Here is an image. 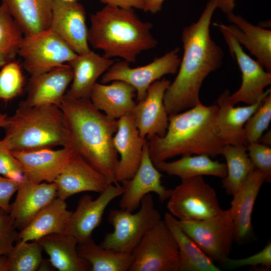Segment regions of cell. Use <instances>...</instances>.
<instances>
[{
    "label": "cell",
    "mask_w": 271,
    "mask_h": 271,
    "mask_svg": "<svg viewBox=\"0 0 271 271\" xmlns=\"http://www.w3.org/2000/svg\"><path fill=\"white\" fill-rule=\"evenodd\" d=\"M73 75L70 66L65 64L47 72L31 76L27 97L19 104L25 106L59 107L72 82Z\"/></svg>",
    "instance_id": "19"
},
{
    "label": "cell",
    "mask_w": 271,
    "mask_h": 271,
    "mask_svg": "<svg viewBox=\"0 0 271 271\" xmlns=\"http://www.w3.org/2000/svg\"><path fill=\"white\" fill-rule=\"evenodd\" d=\"M73 151L68 146L56 150L15 151L12 153L20 164L24 180L40 183L54 182L67 166Z\"/></svg>",
    "instance_id": "16"
},
{
    "label": "cell",
    "mask_w": 271,
    "mask_h": 271,
    "mask_svg": "<svg viewBox=\"0 0 271 271\" xmlns=\"http://www.w3.org/2000/svg\"><path fill=\"white\" fill-rule=\"evenodd\" d=\"M38 240L17 241L7 255V271L41 270L44 259Z\"/></svg>",
    "instance_id": "34"
},
{
    "label": "cell",
    "mask_w": 271,
    "mask_h": 271,
    "mask_svg": "<svg viewBox=\"0 0 271 271\" xmlns=\"http://www.w3.org/2000/svg\"><path fill=\"white\" fill-rule=\"evenodd\" d=\"M248 155L255 169L263 175L265 182L271 181V148L260 142L247 145Z\"/></svg>",
    "instance_id": "38"
},
{
    "label": "cell",
    "mask_w": 271,
    "mask_h": 271,
    "mask_svg": "<svg viewBox=\"0 0 271 271\" xmlns=\"http://www.w3.org/2000/svg\"><path fill=\"white\" fill-rule=\"evenodd\" d=\"M235 0H219L217 8L227 15L233 12L235 7Z\"/></svg>",
    "instance_id": "45"
},
{
    "label": "cell",
    "mask_w": 271,
    "mask_h": 271,
    "mask_svg": "<svg viewBox=\"0 0 271 271\" xmlns=\"http://www.w3.org/2000/svg\"><path fill=\"white\" fill-rule=\"evenodd\" d=\"M18 54L31 76L39 75L66 63L77 55L57 35L48 29L24 36Z\"/></svg>",
    "instance_id": "9"
},
{
    "label": "cell",
    "mask_w": 271,
    "mask_h": 271,
    "mask_svg": "<svg viewBox=\"0 0 271 271\" xmlns=\"http://www.w3.org/2000/svg\"><path fill=\"white\" fill-rule=\"evenodd\" d=\"M154 165L160 172L181 180L205 175L223 178L226 175L225 163L214 161L204 154L183 156L176 161H164Z\"/></svg>",
    "instance_id": "31"
},
{
    "label": "cell",
    "mask_w": 271,
    "mask_h": 271,
    "mask_svg": "<svg viewBox=\"0 0 271 271\" xmlns=\"http://www.w3.org/2000/svg\"><path fill=\"white\" fill-rule=\"evenodd\" d=\"M54 182L57 197L65 200L83 192L99 193L110 184L74 150L67 166Z\"/></svg>",
    "instance_id": "18"
},
{
    "label": "cell",
    "mask_w": 271,
    "mask_h": 271,
    "mask_svg": "<svg viewBox=\"0 0 271 271\" xmlns=\"http://www.w3.org/2000/svg\"><path fill=\"white\" fill-rule=\"evenodd\" d=\"M25 78L20 65L16 61L7 63L0 71V100L9 102L23 92Z\"/></svg>",
    "instance_id": "36"
},
{
    "label": "cell",
    "mask_w": 271,
    "mask_h": 271,
    "mask_svg": "<svg viewBox=\"0 0 271 271\" xmlns=\"http://www.w3.org/2000/svg\"><path fill=\"white\" fill-rule=\"evenodd\" d=\"M171 82L165 78L152 84L144 98L136 103L132 114L140 136L147 140L154 136L163 137L169 124L164 102L166 90Z\"/></svg>",
    "instance_id": "17"
},
{
    "label": "cell",
    "mask_w": 271,
    "mask_h": 271,
    "mask_svg": "<svg viewBox=\"0 0 271 271\" xmlns=\"http://www.w3.org/2000/svg\"><path fill=\"white\" fill-rule=\"evenodd\" d=\"M59 107L63 112L69 146L80 154L110 183L116 179L118 155L112 143L118 119L95 108L89 99L64 97Z\"/></svg>",
    "instance_id": "2"
},
{
    "label": "cell",
    "mask_w": 271,
    "mask_h": 271,
    "mask_svg": "<svg viewBox=\"0 0 271 271\" xmlns=\"http://www.w3.org/2000/svg\"><path fill=\"white\" fill-rule=\"evenodd\" d=\"M4 128L3 140L12 151L69 146L63 112L55 105L19 104Z\"/></svg>",
    "instance_id": "5"
},
{
    "label": "cell",
    "mask_w": 271,
    "mask_h": 271,
    "mask_svg": "<svg viewBox=\"0 0 271 271\" xmlns=\"http://www.w3.org/2000/svg\"><path fill=\"white\" fill-rule=\"evenodd\" d=\"M179 222L182 229L214 262L222 263L228 257L235 240L230 209L208 219L179 220Z\"/></svg>",
    "instance_id": "10"
},
{
    "label": "cell",
    "mask_w": 271,
    "mask_h": 271,
    "mask_svg": "<svg viewBox=\"0 0 271 271\" xmlns=\"http://www.w3.org/2000/svg\"><path fill=\"white\" fill-rule=\"evenodd\" d=\"M54 0H2V4L26 35L49 29Z\"/></svg>",
    "instance_id": "27"
},
{
    "label": "cell",
    "mask_w": 271,
    "mask_h": 271,
    "mask_svg": "<svg viewBox=\"0 0 271 271\" xmlns=\"http://www.w3.org/2000/svg\"><path fill=\"white\" fill-rule=\"evenodd\" d=\"M20 182L0 175V207L10 212L11 199L17 192L21 183Z\"/></svg>",
    "instance_id": "42"
},
{
    "label": "cell",
    "mask_w": 271,
    "mask_h": 271,
    "mask_svg": "<svg viewBox=\"0 0 271 271\" xmlns=\"http://www.w3.org/2000/svg\"><path fill=\"white\" fill-rule=\"evenodd\" d=\"M18 24L2 4L0 5V68L18 54L24 37Z\"/></svg>",
    "instance_id": "35"
},
{
    "label": "cell",
    "mask_w": 271,
    "mask_h": 271,
    "mask_svg": "<svg viewBox=\"0 0 271 271\" xmlns=\"http://www.w3.org/2000/svg\"><path fill=\"white\" fill-rule=\"evenodd\" d=\"M229 94L228 90H225L217 100L216 124L218 133L225 145H245V124L266 96L252 104L234 106L228 100Z\"/></svg>",
    "instance_id": "24"
},
{
    "label": "cell",
    "mask_w": 271,
    "mask_h": 271,
    "mask_svg": "<svg viewBox=\"0 0 271 271\" xmlns=\"http://www.w3.org/2000/svg\"><path fill=\"white\" fill-rule=\"evenodd\" d=\"M79 255L88 262L91 271H129L133 261L128 254L107 249L90 237L77 244Z\"/></svg>",
    "instance_id": "32"
},
{
    "label": "cell",
    "mask_w": 271,
    "mask_h": 271,
    "mask_svg": "<svg viewBox=\"0 0 271 271\" xmlns=\"http://www.w3.org/2000/svg\"><path fill=\"white\" fill-rule=\"evenodd\" d=\"M7 256H0V271H7Z\"/></svg>",
    "instance_id": "47"
},
{
    "label": "cell",
    "mask_w": 271,
    "mask_h": 271,
    "mask_svg": "<svg viewBox=\"0 0 271 271\" xmlns=\"http://www.w3.org/2000/svg\"><path fill=\"white\" fill-rule=\"evenodd\" d=\"M106 5L126 9L144 10L146 0H100Z\"/></svg>",
    "instance_id": "43"
},
{
    "label": "cell",
    "mask_w": 271,
    "mask_h": 271,
    "mask_svg": "<svg viewBox=\"0 0 271 271\" xmlns=\"http://www.w3.org/2000/svg\"><path fill=\"white\" fill-rule=\"evenodd\" d=\"M129 271H179L176 241L164 219L145 235L132 253Z\"/></svg>",
    "instance_id": "8"
},
{
    "label": "cell",
    "mask_w": 271,
    "mask_h": 271,
    "mask_svg": "<svg viewBox=\"0 0 271 271\" xmlns=\"http://www.w3.org/2000/svg\"><path fill=\"white\" fill-rule=\"evenodd\" d=\"M228 268H236L243 266L257 265L267 268L271 267V243L268 242L260 251L250 256L240 258H226L222 262Z\"/></svg>",
    "instance_id": "41"
},
{
    "label": "cell",
    "mask_w": 271,
    "mask_h": 271,
    "mask_svg": "<svg viewBox=\"0 0 271 271\" xmlns=\"http://www.w3.org/2000/svg\"><path fill=\"white\" fill-rule=\"evenodd\" d=\"M218 1L209 0L198 20L183 29V56L177 75L164 98L169 115L200 102L199 92L204 80L222 64L223 50L212 39L210 30Z\"/></svg>",
    "instance_id": "1"
},
{
    "label": "cell",
    "mask_w": 271,
    "mask_h": 271,
    "mask_svg": "<svg viewBox=\"0 0 271 271\" xmlns=\"http://www.w3.org/2000/svg\"><path fill=\"white\" fill-rule=\"evenodd\" d=\"M162 177L151 159L147 140L136 173L131 178L120 183L123 191L119 203L120 209L133 212L139 207L144 196L151 193H156L162 202L168 200L172 189L162 185Z\"/></svg>",
    "instance_id": "13"
},
{
    "label": "cell",
    "mask_w": 271,
    "mask_h": 271,
    "mask_svg": "<svg viewBox=\"0 0 271 271\" xmlns=\"http://www.w3.org/2000/svg\"><path fill=\"white\" fill-rule=\"evenodd\" d=\"M57 197L55 182L34 183L24 180L17 191L9 213L19 231Z\"/></svg>",
    "instance_id": "21"
},
{
    "label": "cell",
    "mask_w": 271,
    "mask_h": 271,
    "mask_svg": "<svg viewBox=\"0 0 271 271\" xmlns=\"http://www.w3.org/2000/svg\"><path fill=\"white\" fill-rule=\"evenodd\" d=\"M221 155L225 159L226 166V175L222 178V186L227 194L233 195L255 168L244 145H225Z\"/></svg>",
    "instance_id": "33"
},
{
    "label": "cell",
    "mask_w": 271,
    "mask_h": 271,
    "mask_svg": "<svg viewBox=\"0 0 271 271\" xmlns=\"http://www.w3.org/2000/svg\"><path fill=\"white\" fill-rule=\"evenodd\" d=\"M165 0H146L144 11L155 14L159 12Z\"/></svg>",
    "instance_id": "44"
},
{
    "label": "cell",
    "mask_w": 271,
    "mask_h": 271,
    "mask_svg": "<svg viewBox=\"0 0 271 271\" xmlns=\"http://www.w3.org/2000/svg\"><path fill=\"white\" fill-rule=\"evenodd\" d=\"M227 17L231 25L215 23L214 25L231 34L254 55L266 70L270 72L271 31L255 26L233 12L227 14Z\"/></svg>",
    "instance_id": "23"
},
{
    "label": "cell",
    "mask_w": 271,
    "mask_h": 271,
    "mask_svg": "<svg viewBox=\"0 0 271 271\" xmlns=\"http://www.w3.org/2000/svg\"><path fill=\"white\" fill-rule=\"evenodd\" d=\"M140 206L136 213L121 209L109 211L107 219L113 230L105 234L100 244L102 247L132 253L147 232L162 219L151 194L144 196Z\"/></svg>",
    "instance_id": "6"
},
{
    "label": "cell",
    "mask_w": 271,
    "mask_h": 271,
    "mask_svg": "<svg viewBox=\"0 0 271 271\" xmlns=\"http://www.w3.org/2000/svg\"><path fill=\"white\" fill-rule=\"evenodd\" d=\"M123 191L121 185L109 184L95 199L89 194L82 196L75 210L72 212L64 233L72 235L78 243L91 237L93 230L100 225L106 207Z\"/></svg>",
    "instance_id": "15"
},
{
    "label": "cell",
    "mask_w": 271,
    "mask_h": 271,
    "mask_svg": "<svg viewBox=\"0 0 271 271\" xmlns=\"http://www.w3.org/2000/svg\"><path fill=\"white\" fill-rule=\"evenodd\" d=\"M49 29L77 54L90 50L85 9L77 1L54 0Z\"/></svg>",
    "instance_id": "14"
},
{
    "label": "cell",
    "mask_w": 271,
    "mask_h": 271,
    "mask_svg": "<svg viewBox=\"0 0 271 271\" xmlns=\"http://www.w3.org/2000/svg\"><path fill=\"white\" fill-rule=\"evenodd\" d=\"M169 213L180 221L201 220L221 213L216 192L203 176L181 180L168 199Z\"/></svg>",
    "instance_id": "7"
},
{
    "label": "cell",
    "mask_w": 271,
    "mask_h": 271,
    "mask_svg": "<svg viewBox=\"0 0 271 271\" xmlns=\"http://www.w3.org/2000/svg\"><path fill=\"white\" fill-rule=\"evenodd\" d=\"M63 1H78V0H63Z\"/></svg>",
    "instance_id": "49"
},
{
    "label": "cell",
    "mask_w": 271,
    "mask_h": 271,
    "mask_svg": "<svg viewBox=\"0 0 271 271\" xmlns=\"http://www.w3.org/2000/svg\"><path fill=\"white\" fill-rule=\"evenodd\" d=\"M147 140L140 136L132 113L118 119L117 129L112 143L120 157L116 172V179L119 184L131 178L136 173Z\"/></svg>",
    "instance_id": "20"
},
{
    "label": "cell",
    "mask_w": 271,
    "mask_h": 271,
    "mask_svg": "<svg viewBox=\"0 0 271 271\" xmlns=\"http://www.w3.org/2000/svg\"><path fill=\"white\" fill-rule=\"evenodd\" d=\"M228 45L232 57L235 59L241 73V84L239 89L228 96L229 102L235 105L239 102L252 104L264 98L270 89L264 91L271 84V72L248 55L241 45L229 33L218 28Z\"/></svg>",
    "instance_id": "12"
},
{
    "label": "cell",
    "mask_w": 271,
    "mask_h": 271,
    "mask_svg": "<svg viewBox=\"0 0 271 271\" xmlns=\"http://www.w3.org/2000/svg\"><path fill=\"white\" fill-rule=\"evenodd\" d=\"M135 93V89L122 81L96 82L89 99L95 108L106 115L118 119L132 112L137 103L133 99Z\"/></svg>",
    "instance_id": "25"
},
{
    "label": "cell",
    "mask_w": 271,
    "mask_h": 271,
    "mask_svg": "<svg viewBox=\"0 0 271 271\" xmlns=\"http://www.w3.org/2000/svg\"><path fill=\"white\" fill-rule=\"evenodd\" d=\"M164 220L173 234L179 253V271H220L219 267L182 229L179 220L169 212Z\"/></svg>",
    "instance_id": "30"
},
{
    "label": "cell",
    "mask_w": 271,
    "mask_h": 271,
    "mask_svg": "<svg viewBox=\"0 0 271 271\" xmlns=\"http://www.w3.org/2000/svg\"><path fill=\"white\" fill-rule=\"evenodd\" d=\"M264 182L262 174L255 169L241 188L232 195L229 209L234 224V238L238 242L244 240L251 232V217L254 204Z\"/></svg>",
    "instance_id": "26"
},
{
    "label": "cell",
    "mask_w": 271,
    "mask_h": 271,
    "mask_svg": "<svg viewBox=\"0 0 271 271\" xmlns=\"http://www.w3.org/2000/svg\"><path fill=\"white\" fill-rule=\"evenodd\" d=\"M72 212L67 209L65 200L56 197L19 231L18 241L38 240L50 234L64 233Z\"/></svg>",
    "instance_id": "28"
},
{
    "label": "cell",
    "mask_w": 271,
    "mask_h": 271,
    "mask_svg": "<svg viewBox=\"0 0 271 271\" xmlns=\"http://www.w3.org/2000/svg\"><path fill=\"white\" fill-rule=\"evenodd\" d=\"M217 104L209 106L200 101L182 112L169 115V124L163 137L147 140L154 164L177 156L221 155L225 145L216 124Z\"/></svg>",
    "instance_id": "3"
},
{
    "label": "cell",
    "mask_w": 271,
    "mask_h": 271,
    "mask_svg": "<svg viewBox=\"0 0 271 271\" xmlns=\"http://www.w3.org/2000/svg\"><path fill=\"white\" fill-rule=\"evenodd\" d=\"M0 175L20 182L24 180L19 162L3 139L0 140Z\"/></svg>",
    "instance_id": "40"
},
{
    "label": "cell",
    "mask_w": 271,
    "mask_h": 271,
    "mask_svg": "<svg viewBox=\"0 0 271 271\" xmlns=\"http://www.w3.org/2000/svg\"><path fill=\"white\" fill-rule=\"evenodd\" d=\"M14 221L9 213L0 207V256H7L19 240Z\"/></svg>",
    "instance_id": "39"
},
{
    "label": "cell",
    "mask_w": 271,
    "mask_h": 271,
    "mask_svg": "<svg viewBox=\"0 0 271 271\" xmlns=\"http://www.w3.org/2000/svg\"><path fill=\"white\" fill-rule=\"evenodd\" d=\"M271 121V92L257 110L250 116L244 126V143L258 142Z\"/></svg>",
    "instance_id": "37"
},
{
    "label": "cell",
    "mask_w": 271,
    "mask_h": 271,
    "mask_svg": "<svg viewBox=\"0 0 271 271\" xmlns=\"http://www.w3.org/2000/svg\"><path fill=\"white\" fill-rule=\"evenodd\" d=\"M152 27L151 23L143 21L133 9L106 5L90 16L88 43L102 50L107 58L119 57L134 63L139 55L157 46Z\"/></svg>",
    "instance_id": "4"
},
{
    "label": "cell",
    "mask_w": 271,
    "mask_h": 271,
    "mask_svg": "<svg viewBox=\"0 0 271 271\" xmlns=\"http://www.w3.org/2000/svg\"><path fill=\"white\" fill-rule=\"evenodd\" d=\"M179 52V49L176 48L148 64L136 68L131 67L124 60L114 62L102 75L101 82L120 80L128 83L135 89L138 102L144 98L148 88L154 82L166 75L177 72L181 61Z\"/></svg>",
    "instance_id": "11"
},
{
    "label": "cell",
    "mask_w": 271,
    "mask_h": 271,
    "mask_svg": "<svg viewBox=\"0 0 271 271\" xmlns=\"http://www.w3.org/2000/svg\"><path fill=\"white\" fill-rule=\"evenodd\" d=\"M115 60L101 56L92 50L77 54L68 63L73 71V79L64 98L70 99H89L98 78L114 63Z\"/></svg>",
    "instance_id": "22"
},
{
    "label": "cell",
    "mask_w": 271,
    "mask_h": 271,
    "mask_svg": "<svg viewBox=\"0 0 271 271\" xmlns=\"http://www.w3.org/2000/svg\"><path fill=\"white\" fill-rule=\"evenodd\" d=\"M258 142L270 147L271 145V132L270 130L267 131L263 136L262 135Z\"/></svg>",
    "instance_id": "46"
},
{
    "label": "cell",
    "mask_w": 271,
    "mask_h": 271,
    "mask_svg": "<svg viewBox=\"0 0 271 271\" xmlns=\"http://www.w3.org/2000/svg\"><path fill=\"white\" fill-rule=\"evenodd\" d=\"M48 255L51 265L59 271H88L91 267L77 251V240L72 235L56 233L38 240Z\"/></svg>",
    "instance_id": "29"
},
{
    "label": "cell",
    "mask_w": 271,
    "mask_h": 271,
    "mask_svg": "<svg viewBox=\"0 0 271 271\" xmlns=\"http://www.w3.org/2000/svg\"><path fill=\"white\" fill-rule=\"evenodd\" d=\"M8 116L0 111V128H4L8 122Z\"/></svg>",
    "instance_id": "48"
}]
</instances>
